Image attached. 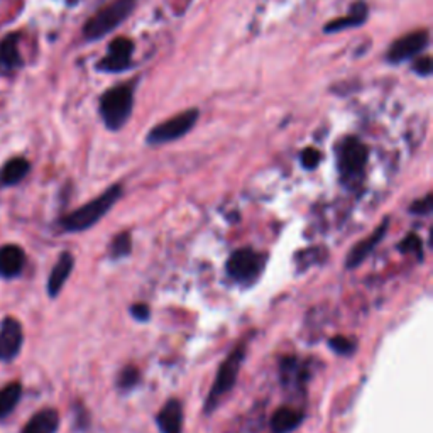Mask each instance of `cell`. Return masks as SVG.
<instances>
[{"instance_id":"cb8c5ba5","label":"cell","mask_w":433,"mask_h":433,"mask_svg":"<svg viewBox=\"0 0 433 433\" xmlns=\"http://www.w3.org/2000/svg\"><path fill=\"white\" fill-rule=\"evenodd\" d=\"M320 161H321V153L319 151V149L307 148L305 151L302 153V165H303V168L315 170L316 166L320 165Z\"/></svg>"},{"instance_id":"8fae6325","label":"cell","mask_w":433,"mask_h":433,"mask_svg":"<svg viewBox=\"0 0 433 433\" xmlns=\"http://www.w3.org/2000/svg\"><path fill=\"white\" fill-rule=\"evenodd\" d=\"M388 227H389V218H384L383 224L377 227V229L369 235V237H366V239H364V241L355 244V246L350 249L349 256H347L345 268L347 269L357 268V266L361 264L362 261L371 254L372 249H374L377 244L383 241V237L386 235V232H388Z\"/></svg>"},{"instance_id":"d6986e66","label":"cell","mask_w":433,"mask_h":433,"mask_svg":"<svg viewBox=\"0 0 433 433\" xmlns=\"http://www.w3.org/2000/svg\"><path fill=\"white\" fill-rule=\"evenodd\" d=\"M303 415L293 408H280L271 418V428L274 433H290L302 423Z\"/></svg>"},{"instance_id":"ac0fdd59","label":"cell","mask_w":433,"mask_h":433,"mask_svg":"<svg viewBox=\"0 0 433 433\" xmlns=\"http://www.w3.org/2000/svg\"><path fill=\"white\" fill-rule=\"evenodd\" d=\"M366 19H367V6L364 2H357L354 4L352 8H350L349 16L342 17V19L332 20V23H328L324 29L325 32H338L344 31L347 28H357V25L366 23Z\"/></svg>"},{"instance_id":"ffe728a7","label":"cell","mask_w":433,"mask_h":433,"mask_svg":"<svg viewBox=\"0 0 433 433\" xmlns=\"http://www.w3.org/2000/svg\"><path fill=\"white\" fill-rule=\"evenodd\" d=\"M23 396V386L20 383H11L0 389V418L11 415Z\"/></svg>"},{"instance_id":"484cf974","label":"cell","mask_w":433,"mask_h":433,"mask_svg":"<svg viewBox=\"0 0 433 433\" xmlns=\"http://www.w3.org/2000/svg\"><path fill=\"white\" fill-rule=\"evenodd\" d=\"M400 249L403 252H417V254L422 257V241H420L415 234L408 235V237L400 244Z\"/></svg>"},{"instance_id":"603a6c76","label":"cell","mask_w":433,"mask_h":433,"mask_svg":"<svg viewBox=\"0 0 433 433\" xmlns=\"http://www.w3.org/2000/svg\"><path fill=\"white\" fill-rule=\"evenodd\" d=\"M330 349L333 350V352L340 354V355H350L354 352V342L350 340V338L337 336L333 338H330Z\"/></svg>"},{"instance_id":"277c9868","label":"cell","mask_w":433,"mask_h":433,"mask_svg":"<svg viewBox=\"0 0 433 433\" xmlns=\"http://www.w3.org/2000/svg\"><path fill=\"white\" fill-rule=\"evenodd\" d=\"M244 355H246V349L244 347H237L234 352L227 355V359L220 364L217 371V377L213 381L212 389H210L207 401H205V413H212L213 410L220 405V401L224 400L225 394L232 391L235 381L239 377V371L244 362Z\"/></svg>"},{"instance_id":"83f0119b","label":"cell","mask_w":433,"mask_h":433,"mask_svg":"<svg viewBox=\"0 0 433 433\" xmlns=\"http://www.w3.org/2000/svg\"><path fill=\"white\" fill-rule=\"evenodd\" d=\"M131 315L134 316L136 320L146 321L149 320V316H151V310H149V307L144 305V303H137V305L131 307Z\"/></svg>"},{"instance_id":"9a60e30c","label":"cell","mask_w":433,"mask_h":433,"mask_svg":"<svg viewBox=\"0 0 433 433\" xmlns=\"http://www.w3.org/2000/svg\"><path fill=\"white\" fill-rule=\"evenodd\" d=\"M17 40H19V34H8L0 41V73H11L23 64Z\"/></svg>"},{"instance_id":"8992f818","label":"cell","mask_w":433,"mask_h":433,"mask_svg":"<svg viewBox=\"0 0 433 433\" xmlns=\"http://www.w3.org/2000/svg\"><path fill=\"white\" fill-rule=\"evenodd\" d=\"M200 112L196 109H188L185 112L174 115V117L168 119V121L158 124L156 127H153L148 132V144L158 146V144H166L171 141L182 139L183 136L188 134L193 127H195L196 121H198Z\"/></svg>"},{"instance_id":"2e32d148","label":"cell","mask_w":433,"mask_h":433,"mask_svg":"<svg viewBox=\"0 0 433 433\" xmlns=\"http://www.w3.org/2000/svg\"><path fill=\"white\" fill-rule=\"evenodd\" d=\"M58 428H59L58 411L53 408H45L37 411V413L25 423L23 433H57Z\"/></svg>"},{"instance_id":"7a4b0ae2","label":"cell","mask_w":433,"mask_h":433,"mask_svg":"<svg viewBox=\"0 0 433 433\" xmlns=\"http://www.w3.org/2000/svg\"><path fill=\"white\" fill-rule=\"evenodd\" d=\"M134 107V83H124L107 90L100 98V115L107 129L119 131L126 126Z\"/></svg>"},{"instance_id":"6da1fadb","label":"cell","mask_w":433,"mask_h":433,"mask_svg":"<svg viewBox=\"0 0 433 433\" xmlns=\"http://www.w3.org/2000/svg\"><path fill=\"white\" fill-rule=\"evenodd\" d=\"M122 196V186L114 185L98 195L97 198H93L88 203H85L83 207L76 208L75 212L68 213L66 217L61 218V227L66 232H83V230L90 229L100 222L107 213L112 210V207L117 203L119 198Z\"/></svg>"},{"instance_id":"4fadbf2b","label":"cell","mask_w":433,"mask_h":433,"mask_svg":"<svg viewBox=\"0 0 433 433\" xmlns=\"http://www.w3.org/2000/svg\"><path fill=\"white\" fill-rule=\"evenodd\" d=\"M73 266H75V259H73L71 252H63L61 256L58 257L57 264L53 266L51 269L49 278H48V295L51 298H57L59 293H61L64 283L68 281L70 274L73 271Z\"/></svg>"},{"instance_id":"7c38bea8","label":"cell","mask_w":433,"mask_h":433,"mask_svg":"<svg viewBox=\"0 0 433 433\" xmlns=\"http://www.w3.org/2000/svg\"><path fill=\"white\" fill-rule=\"evenodd\" d=\"M25 266V252L16 244L0 247V278L12 280L23 273Z\"/></svg>"},{"instance_id":"30bf717a","label":"cell","mask_w":433,"mask_h":433,"mask_svg":"<svg viewBox=\"0 0 433 433\" xmlns=\"http://www.w3.org/2000/svg\"><path fill=\"white\" fill-rule=\"evenodd\" d=\"M132 51H134V42L129 41L127 37H117L110 42L105 58L97 64V68L107 73H121L129 70V66L132 64Z\"/></svg>"},{"instance_id":"4316f807","label":"cell","mask_w":433,"mask_h":433,"mask_svg":"<svg viewBox=\"0 0 433 433\" xmlns=\"http://www.w3.org/2000/svg\"><path fill=\"white\" fill-rule=\"evenodd\" d=\"M415 73H418L420 76H430L432 75V58L423 57L420 58L417 63L413 64Z\"/></svg>"},{"instance_id":"9c48e42d","label":"cell","mask_w":433,"mask_h":433,"mask_svg":"<svg viewBox=\"0 0 433 433\" xmlns=\"http://www.w3.org/2000/svg\"><path fill=\"white\" fill-rule=\"evenodd\" d=\"M23 325L14 316H6L0 324V362H11L23 349Z\"/></svg>"},{"instance_id":"44dd1931","label":"cell","mask_w":433,"mask_h":433,"mask_svg":"<svg viewBox=\"0 0 433 433\" xmlns=\"http://www.w3.org/2000/svg\"><path fill=\"white\" fill-rule=\"evenodd\" d=\"M132 249V239L129 232H121L114 237L112 244H110V257L112 259H122L131 254Z\"/></svg>"},{"instance_id":"d4e9b609","label":"cell","mask_w":433,"mask_h":433,"mask_svg":"<svg viewBox=\"0 0 433 433\" xmlns=\"http://www.w3.org/2000/svg\"><path fill=\"white\" fill-rule=\"evenodd\" d=\"M410 212L415 213V215H428L432 212V195L428 193L425 198L417 200L413 205L410 207Z\"/></svg>"},{"instance_id":"3957f363","label":"cell","mask_w":433,"mask_h":433,"mask_svg":"<svg viewBox=\"0 0 433 433\" xmlns=\"http://www.w3.org/2000/svg\"><path fill=\"white\" fill-rule=\"evenodd\" d=\"M137 0H114L97 12L83 28L87 41H98L121 25L134 11Z\"/></svg>"},{"instance_id":"52a82bcc","label":"cell","mask_w":433,"mask_h":433,"mask_svg":"<svg viewBox=\"0 0 433 433\" xmlns=\"http://www.w3.org/2000/svg\"><path fill=\"white\" fill-rule=\"evenodd\" d=\"M263 256L252 249H237L227 261V274L235 281H247L256 278L263 269Z\"/></svg>"},{"instance_id":"e0dca14e","label":"cell","mask_w":433,"mask_h":433,"mask_svg":"<svg viewBox=\"0 0 433 433\" xmlns=\"http://www.w3.org/2000/svg\"><path fill=\"white\" fill-rule=\"evenodd\" d=\"M31 165L24 158H12L0 170V185L2 186H14L28 177Z\"/></svg>"},{"instance_id":"7402d4cb","label":"cell","mask_w":433,"mask_h":433,"mask_svg":"<svg viewBox=\"0 0 433 433\" xmlns=\"http://www.w3.org/2000/svg\"><path fill=\"white\" fill-rule=\"evenodd\" d=\"M139 379H141V374H139V371H137V367L127 366V367H124L121 372H119L117 386L122 389V391H127V389L134 388V386L139 383Z\"/></svg>"},{"instance_id":"5bb4252c","label":"cell","mask_w":433,"mask_h":433,"mask_svg":"<svg viewBox=\"0 0 433 433\" xmlns=\"http://www.w3.org/2000/svg\"><path fill=\"white\" fill-rule=\"evenodd\" d=\"M161 433H183V406L177 398L170 400L156 417Z\"/></svg>"},{"instance_id":"ba28073f","label":"cell","mask_w":433,"mask_h":433,"mask_svg":"<svg viewBox=\"0 0 433 433\" xmlns=\"http://www.w3.org/2000/svg\"><path fill=\"white\" fill-rule=\"evenodd\" d=\"M428 41H430V34L425 29L406 34V36L400 37L394 45H391V48L386 53V59L393 64H400L422 53L428 46Z\"/></svg>"},{"instance_id":"5b68a950","label":"cell","mask_w":433,"mask_h":433,"mask_svg":"<svg viewBox=\"0 0 433 433\" xmlns=\"http://www.w3.org/2000/svg\"><path fill=\"white\" fill-rule=\"evenodd\" d=\"M338 173L342 182L354 183L362 177L367 162V146L357 137H347L337 149Z\"/></svg>"}]
</instances>
